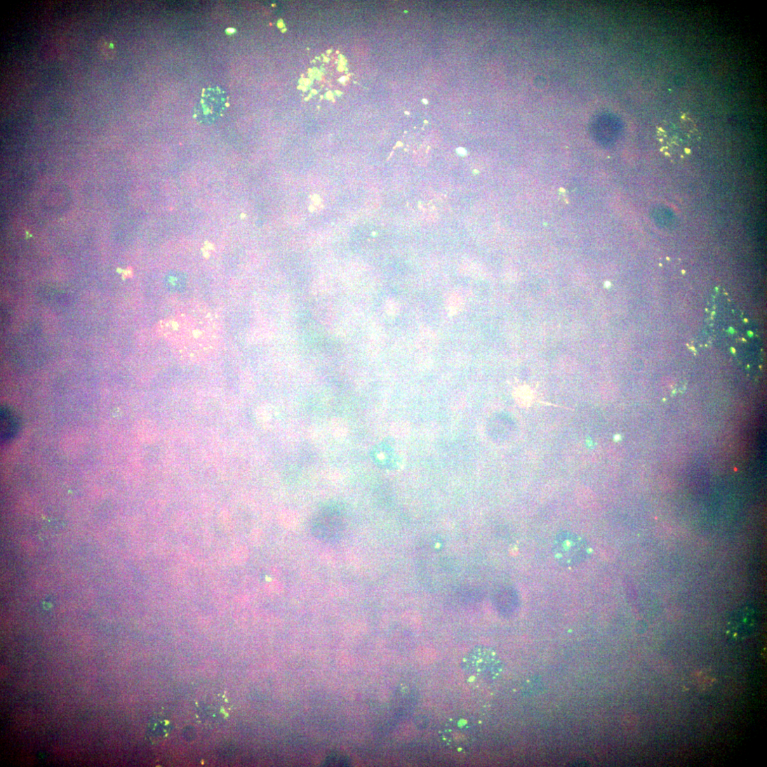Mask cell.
<instances>
[{"mask_svg": "<svg viewBox=\"0 0 767 767\" xmlns=\"http://www.w3.org/2000/svg\"><path fill=\"white\" fill-rule=\"evenodd\" d=\"M201 316L182 314L168 319L165 324V335L178 352H208L213 349L216 340V331L213 323L208 319H200Z\"/></svg>", "mask_w": 767, "mask_h": 767, "instance_id": "obj_1", "label": "cell"}, {"mask_svg": "<svg viewBox=\"0 0 767 767\" xmlns=\"http://www.w3.org/2000/svg\"><path fill=\"white\" fill-rule=\"evenodd\" d=\"M463 671L472 683L480 684L494 681L502 672L500 659L490 648L477 647L465 658Z\"/></svg>", "mask_w": 767, "mask_h": 767, "instance_id": "obj_2", "label": "cell"}, {"mask_svg": "<svg viewBox=\"0 0 767 767\" xmlns=\"http://www.w3.org/2000/svg\"><path fill=\"white\" fill-rule=\"evenodd\" d=\"M439 738L450 751L466 753L473 749L477 740V730L474 722L465 717H454L447 721L439 731Z\"/></svg>", "mask_w": 767, "mask_h": 767, "instance_id": "obj_3", "label": "cell"}, {"mask_svg": "<svg viewBox=\"0 0 767 767\" xmlns=\"http://www.w3.org/2000/svg\"><path fill=\"white\" fill-rule=\"evenodd\" d=\"M552 552L557 563L564 567L580 565L593 554L592 547L584 538L568 532H563L556 536Z\"/></svg>", "mask_w": 767, "mask_h": 767, "instance_id": "obj_4", "label": "cell"}, {"mask_svg": "<svg viewBox=\"0 0 767 767\" xmlns=\"http://www.w3.org/2000/svg\"><path fill=\"white\" fill-rule=\"evenodd\" d=\"M227 105V97L222 89L208 88L204 90L194 109V117L202 124H213L226 110Z\"/></svg>", "mask_w": 767, "mask_h": 767, "instance_id": "obj_5", "label": "cell"}, {"mask_svg": "<svg viewBox=\"0 0 767 767\" xmlns=\"http://www.w3.org/2000/svg\"><path fill=\"white\" fill-rule=\"evenodd\" d=\"M225 702V698H222L220 695L214 697H206L199 701L197 713L199 717L204 719V721L215 723L218 722L219 719H223L226 716Z\"/></svg>", "mask_w": 767, "mask_h": 767, "instance_id": "obj_6", "label": "cell"}, {"mask_svg": "<svg viewBox=\"0 0 767 767\" xmlns=\"http://www.w3.org/2000/svg\"><path fill=\"white\" fill-rule=\"evenodd\" d=\"M756 617L752 608L746 607L739 611L733 617L729 627V632L733 637H742L751 630Z\"/></svg>", "mask_w": 767, "mask_h": 767, "instance_id": "obj_7", "label": "cell"}, {"mask_svg": "<svg viewBox=\"0 0 767 767\" xmlns=\"http://www.w3.org/2000/svg\"><path fill=\"white\" fill-rule=\"evenodd\" d=\"M171 730L172 725L168 719L164 717H156L151 721L149 726L147 737L152 742H162L168 738Z\"/></svg>", "mask_w": 767, "mask_h": 767, "instance_id": "obj_8", "label": "cell"}, {"mask_svg": "<svg viewBox=\"0 0 767 767\" xmlns=\"http://www.w3.org/2000/svg\"><path fill=\"white\" fill-rule=\"evenodd\" d=\"M19 429V422L16 416L9 409L1 411V439L6 441L15 438Z\"/></svg>", "mask_w": 767, "mask_h": 767, "instance_id": "obj_9", "label": "cell"}, {"mask_svg": "<svg viewBox=\"0 0 767 767\" xmlns=\"http://www.w3.org/2000/svg\"><path fill=\"white\" fill-rule=\"evenodd\" d=\"M331 429L333 434L336 437H343L347 432V426L345 421L341 419H335L331 422Z\"/></svg>", "mask_w": 767, "mask_h": 767, "instance_id": "obj_10", "label": "cell"}, {"mask_svg": "<svg viewBox=\"0 0 767 767\" xmlns=\"http://www.w3.org/2000/svg\"><path fill=\"white\" fill-rule=\"evenodd\" d=\"M347 763L346 757L338 754H333L326 759L324 766H346Z\"/></svg>", "mask_w": 767, "mask_h": 767, "instance_id": "obj_11", "label": "cell"}, {"mask_svg": "<svg viewBox=\"0 0 767 767\" xmlns=\"http://www.w3.org/2000/svg\"><path fill=\"white\" fill-rule=\"evenodd\" d=\"M459 149L460 151H461V152H458L459 154H465V153H466V152H465V150H464V149H463L462 148H459V149Z\"/></svg>", "mask_w": 767, "mask_h": 767, "instance_id": "obj_12", "label": "cell"}]
</instances>
